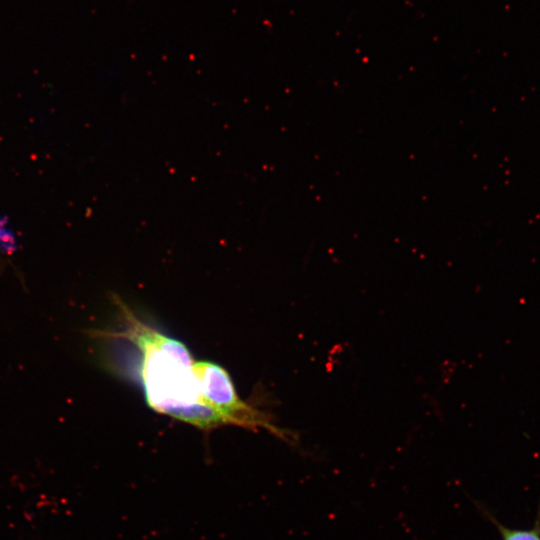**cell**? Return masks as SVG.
<instances>
[{"label":"cell","instance_id":"6da1fadb","mask_svg":"<svg viewBox=\"0 0 540 540\" xmlns=\"http://www.w3.org/2000/svg\"><path fill=\"white\" fill-rule=\"evenodd\" d=\"M113 301L123 322L121 331L93 330L94 338L124 339L140 351V376L147 404L156 412L202 430L224 426L223 419L202 398L195 360L181 341L142 322L119 298Z\"/></svg>","mask_w":540,"mask_h":540},{"label":"cell","instance_id":"3957f363","mask_svg":"<svg viewBox=\"0 0 540 540\" xmlns=\"http://www.w3.org/2000/svg\"><path fill=\"white\" fill-rule=\"evenodd\" d=\"M477 506L482 514L498 528L502 540H540V510L531 529H515L504 526L484 507L479 504Z\"/></svg>","mask_w":540,"mask_h":540},{"label":"cell","instance_id":"7a4b0ae2","mask_svg":"<svg viewBox=\"0 0 540 540\" xmlns=\"http://www.w3.org/2000/svg\"><path fill=\"white\" fill-rule=\"evenodd\" d=\"M194 369L202 398L223 419L225 425L253 430L266 429L288 442L295 438L276 426L269 415L242 400L223 367L210 361H196Z\"/></svg>","mask_w":540,"mask_h":540}]
</instances>
